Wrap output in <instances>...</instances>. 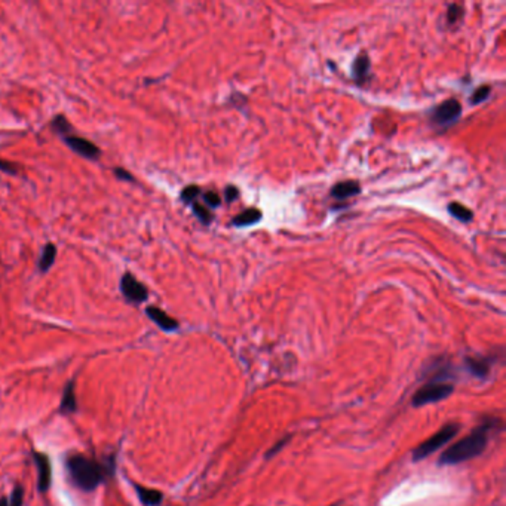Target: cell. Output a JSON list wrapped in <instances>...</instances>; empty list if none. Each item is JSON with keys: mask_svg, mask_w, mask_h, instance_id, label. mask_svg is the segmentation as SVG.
Segmentation results:
<instances>
[{"mask_svg": "<svg viewBox=\"0 0 506 506\" xmlns=\"http://www.w3.org/2000/svg\"><path fill=\"white\" fill-rule=\"evenodd\" d=\"M496 428H502V420L496 417H484L483 424L478 425L470 435L459 439L457 443L450 446L439 457V465H459L471 461L480 454L489 444L490 434Z\"/></svg>", "mask_w": 506, "mask_h": 506, "instance_id": "obj_1", "label": "cell"}, {"mask_svg": "<svg viewBox=\"0 0 506 506\" xmlns=\"http://www.w3.org/2000/svg\"><path fill=\"white\" fill-rule=\"evenodd\" d=\"M67 471L74 485L85 492L96 490L106 476L104 468L82 454H74L67 459Z\"/></svg>", "mask_w": 506, "mask_h": 506, "instance_id": "obj_2", "label": "cell"}, {"mask_svg": "<svg viewBox=\"0 0 506 506\" xmlns=\"http://www.w3.org/2000/svg\"><path fill=\"white\" fill-rule=\"evenodd\" d=\"M459 430H461V425L454 424V421H453V424L444 425L441 429L437 430V432L432 437H429L426 441L419 444L413 450V453H411V456H413V462L424 461V459H426L432 453H435L437 450L447 446L459 434Z\"/></svg>", "mask_w": 506, "mask_h": 506, "instance_id": "obj_3", "label": "cell"}, {"mask_svg": "<svg viewBox=\"0 0 506 506\" xmlns=\"http://www.w3.org/2000/svg\"><path fill=\"white\" fill-rule=\"evenodd\" d=\"M454 392V386L448 382H429L426 385L419 388L411 398V404L419 408L428 404H434L447 399Z\"/></svg>", "mask_w": 506, "mask_h": 506, "instance_id": "obj_4", "label": "cell"}, {"mask_svg": "<svg viewBox=\"0 0 506 506\" xmlns=\"http://www.w3.org/2000/svg\"><path fill=\"white\" fill-rule=\"evenodd\" d=\"M120 289H122V294L125 296L128 302L134 303V305H140V303L146 302L148 297L147 288L140 283V280L133 274H129V272H126V274L122 276Z\"/></svg>", "mask_w": 506, "mask_h": 506, "instance_id": "obj_5", "label": "cell"}, {"mask_svg": "<svg viewBox=\"0 0 506 506\" xmlns=\"http://www.w3.org/2000/svg\"><path fill=\"white\" fill-rule=\"evenodd\" d=\"M461 113H462L461 102H459L454 98H450V100L441 102V104H439L434 110L432 119H434V122H437V124H439V125H447V124H452V122L457 120V118L461 116Z\"/></svg>", "mask_w": 506, "mask_h": 506, "instance_id": "obj_6", "label": "cell"}, {"mask_svg": "<svg viewBox=\"0 0 506 506\" xmlns=\"http://www.w3.org/2000/svg\"><path fill=\"white\" fill-rule=\"evenodd\" d=\"M34 462L37 466V489L41 493L50 490L51 487V462L50 457L42 453H34Z\"/></svg>", "mask_w": 506, "mask_h": 506, "instance_id": "obj_7", "label": "cell"}, {"mask_svg": "<svg viewBox=\"0 0 506 506\" xmlns=\"http://www.w3.org/2000/svg\"><path fill=\"white\" fill-rule=\"evenodd\" d=\"M64 143L67 144L72 150H74L78 155L87 157V159H91V161H96V159L100 157V153H101L100 148L85 138L70 135V137L64 138Z\"/></svg>", "mask_w": 506, "mask_h": 506, "instance_id": "obj_8", "label": "cell"}, {"mask_svg": "<svg viewBox=\"0 0 506 506\" xmlns=\"http://www.w3.org/2000/svg\"><path fill=\"white\" fill-rule=\"evenodd\" d=\"M147 316L152 320L159 328H162L164 331H175L179 328V322H177L174 318H171L168 314H165L162 309H159L156 306H148L146 309Z\"/></svg>", "mask_w": 506, "mask_h": 506, "instance_id": "obj_9", "label": "cell"}, {"mask_svg": "<svg viewBox=\"0 0 506 506\" xmlns=\"http://www.w3.org/2000/svg\"><path fill=\"white\" fill-rule=\"evenodd\" d=\"M465 367L470 371L474 377L484 379L489 376L490 373V361L485 358H474V357H466L465 358Z\"/></svg>", "mask_w": 506, "mask_h": 506, "instance_id": "obj_10", "label": "cell"}, {"mask_svg": "<svg viewBox=\"0 0 506 506\" xmlns=\"http://www.w3.org/2000/svg\"><path fill=\"white\" fill-rule=\"evenodd\" d=\"M361 190V187L357 182H342L339 184H336L331 189V196L336 199H346L351 198V196L358 195Z\"/></svg>", "mask_w": 506, "mask_h": 506, "instance_id": "obj_11", "label": "cell"}, {"mask_svg": "<svg viewBox=\"0 0 506 506\" xmlns=\"http://www.w3.org/2000/svg\"><path fill=\"white\" fill-rule=\"evenodd\" d=\"M134 487H135V492L138 494L140 500H142V503L146 506H157V505H161V502L164 500V494L159 490L147 489V487L137 485V484Z\"/></svg>", "mask_w": 506, "mask_h": 506, "instance_id": "obj_12", "label": "cell"}, {"mask_svg": "<svg viewBox=\"0 0 506 506\" xmlns=\"http://www.w3.org/2000/svg\"><path fill=\"white\" fill-rule=\"evenodd\" d=\"M261 219V212L260 210L256 208H250L242 211L239 215H236L235 219L232 220V224L236 228H243V226H251V224L257 223Z\"/></svg>", "mask_w": 506, "mask_h": 506, "instance_id": "obj_13", "label": "cell"}, {"mask_svg": "<svg viewBox=\"0 0 506 506\" xmlns=\"http://www.w3.org/2000/svg\"><path fill=\"white\" fill-rule=\"evenodd\" d=\"M63 413H74L76 411V393H74V382H70L63 392L61 401Z\"/></svg>", "mask_w": 506, "mask_h": 506, "instance_id": "obj_14", "label": "cell"}, {"mask_svg": "<svg viewBox=\"0 0 506 506\" xmlns=\"http://www.w3.org/2000/svg\"><path fill=\"white\" fill-rule=\"evenodd\" d=\"M55 256H57V247L54 243H46L42 250V254L39 258V270L41 272H46L50 270L55 261Z\"/></svg>", "mask_w": 506, "mask_h": 506, "instance_id": "obj_15", "label": "cell"}, {"mask_svg": "<svg viewBox=\"0 0 506 506\" xmlns=\"http://www.w3.org/2000/svg\"><path fill=\"white\" fill-rule=\"evenodd\" d=\"M370 73V60L365 54H361L353 63V78L358 82H364Z\"/></svg>", "mask_w": 506, "mask_h": 506, "instance_id": "obj_16", "label": "cell"}, {"mask_svg": "<svg viewBox=\"0 0 506 506\" xmlns=\"http://www.w3.org/2000/svg\"><path fill=\"white\" fill-rule=\"evenodd\" d=\"M448 211L450 214L453 215V217L459 219L461 221H471L472 220V211L470 208H466L465 205L459 204V202H453L448 205Z\"/></svg>", "mask_w": 506, "mask_h": 506, "instance_id": "obj_17", "label": "cell"}, {"mask_svg": "<svg viewBox=\"0 0 506 506\" xmlns=\"http://www.w3.org/2000/svg\"><path fill=\"white\" fill-rule=\"evenodd\" d=\"M199 193H201V189L198 186H187L186 189L182 192V199L186 204H192L195 202L196 198H198Z\"/></svg>", "mask_w": 506, "mask_h": 506, "instance_id": "obj_18", "label": "cell"}, {"mask_svg": "<svg viewBox=\"0 0 506 506\" xmlns=\"http://www.w3.org/2000/svg\"><path fill=\"white\" fill-rule=\"evenodd\" d=\"M193 211H195L196 215H198V219L202 223L208 224V223L212 221V215H211L210 210L207 207H204V205H201V204H193Z\"/></svg>", "mask_w": 506, "mask_h": 506, "instance_id": "obj_19", "label": "cell"}, {"mask_svg": "<svg viewBox=\"0 0 506 506\" xmlns=\"http://www.w3.org/2000/svg\"><path fill=\"white\" fill-rule=\"evenodd\" d=\"M52 128L57 131V133L60 134H65V133H70L72 131V125L69 124V120L65 119L64 116H57L54 119L52 122Z\"/></svg>", "mask_w": 506, "mask_h": 506, "instance_id": "obj_20", "label": "cell"}, {"mask_svg": "<svg viewBox=\"0 0 506 506\" xmlns=\"http://www.w3.org/2000/svg\"><path fill=\"white\" fill-rule=\"evenodd\" d=\"M490 91H492V88H490V87H487V85L478 88V89L474 92V96H472V100H471L472 104H474V106H475V104H480V102H483L484 100H487V97L490 96Z\"/></svg>", "mask_w": 506, "mask_h": 506, "instance_id": "obj_21", "label": "cell"}, {"mask_svg": "<svg viewBox=\"0 0 506 506\" xmlns=\"http://www.w3.org/2000/svg\"><path fill=\"white\" fill-rule=\"evenodd\" d=\"M23 500H24V490L21 485H16L14 492H12V496L11 499L8 500L9 506H23Z\"/></svg>", "mask_w": 506, "mask_h": 506, "instance_id": "obj_22", "label": "cell"}, {"mask_svg": "<svg viewBox=\"0 0 506 506\" xmlns=\"http://www.w3.org/2000/svg\"><path fill=\"white\" fill-rule=\"evenodd\" d=\"M462 16V8L459 5H450L447 11V21L448 24H454Z\"/></svg>", "mask_w": 506, "mask_h": 506, "instance_id": "obj_23", "label": "cell"}, {"mask_svg": "<svg viewBox=\"0 0 506 506\" xmlns=\"http://www.w3.org/2000/svg\"><path fill=\"white\" fill-rule=\"evenodd\" d=\"M289 439H292V435H287V437H284L283 439H279V441L274 446V447H272L270 450H267V453H266V459H272V457H274V456H276L279 452H280V450H283L287 444H288V441H289Z\"/></svg>", "mask_w": 506, "mask_h": 506, "instance_id": "obj_24", "label": "cell"}, {"mask_svg": "<svg viewBox=\"0 0 506 506\" xmlns=\"http://www.w3.org/2000/svg\"><path fill=\"white\" fill-rule=\"evenodd\" d=\"M204 201H205V204H207L208 207H211V208H217V207H220V204H221L220 196H219L217 193H215V192H208V193H205V195H204Z\"/></svg>", "mask_w": 506, "mask_h": 506, "instance_id": "obj_25", "label": "cell"}, {"mask_svg": "<svg viewBox=\"0 0 506 506\" xmlns=\"http://www.w3.org/2000/svg\"><path fill=\"white\" fill-rule=\"evenodd\" d=\"M0 171H3L6 174L16 175L18 171H20V168H18V165H15L12 162H8V161H3V159H0Z\"/></svg>", "mask_w": 506, "mask_h": 506, "instance_id": "obj_26", "label": "cell"}, {"mask_svg": "<svg viewBox=\"0 0 506 506\" xmlns=\"http://www.w3.org/2000/svg\"><path fill=\"white\" fill-rule=\"evenodd\" d=\"M238 196H239V190L236 189L235 186H229V187H226V190H224V198H226L228 202L236 201Z\"/></svg>", "mask_w": 506, "mask_h": 506, "instance_id": "obj_27", "label": "cell"}, {"mask_svg": "<svg viewBox=\"0 0 506 506\" xmlns=\"http://www.w3.org/2000/svg\"><path fill=\"white\" fill-rule=\"evenodd\" d=\"M115 174H116V177H119V180L134 182V177L131 175L128 171H125L124 168H115Z\"/></svg>", "mask_w": 506, "mask_h": 506, "instance_id": "obj_28", "label": "cell"}, {"mask_svg": "<svg viewBox=\"0 0 506 506\" xmlns=\"http://www.w3.org/2000/svg\"><path fill=\"white\" fill-rule=\"evenodd\" d=\"M0 506H9V503H8V499H0Z\"/></svg>", "mask_w": 506, "mask_h": 506, "instance_id": "obj_29", "label": "cell"}, {"mask_svg": "<svg viewBox=\"0 0 506 506\" xmlns=\"http://www.w3.org/2000/svg\"><path fill=\"white\" fill-rule=\"evenodd\" d=\"M334 506H337V505H334Z\"/></svg>", "mask_w": 506, "mask_h": 506, "instance_id": "obj_30", "label": "cell"}]
</instances>
